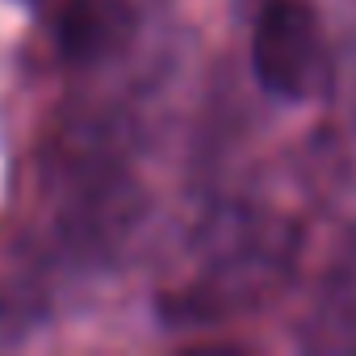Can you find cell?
Here are the masks:
<instances>
[{
    "label": "cell",
    "mask_w": 356,
    "mask_h": 356,
    "mask_svg": "<svg viewBox=\"0 0 356 356\" xmlns=\"http://www.w3.org/2000/svg\"><path fill=\"white\" fill-rule=\"evenodd\" d=\"M306 231L298 218L264 206H222L197 235V277L163 298V323L172 327H218L235 314L260 310L281 298L298 273Z\"/></svg>",
    "instance_id": "cell-1"
},
{
    "label": "cell",
    "mask_w": 356,
    "mask_h": 356,
    "mask_svg": "<svg viewBox=\"0 0 356 356\" xmlns=\"http://www.w3.org/2000/svg\"><path fill=\"white\" fill-rule=\"evenodd\" d=\"M252 72L277 101L306 105L335 88V51L310 0H264L252 30Z\"/></svg>",
    "instance_id": "cell-2"
},
{
    "label": "cell",
    "mask_w": 356,
    "mask_h": 356,
    "mask_svg": "<svg viewBox=\"0 0 356 356\" xmlns=\"http://www.w3.org/2000/svg\"><path fill=\"white\" fill-rule=\"evenodd\" d=\"M138 34L134 0H67L55 22V47L67 63H105Z\"/></svg>",
    "instance_id": "cell-3"
},
{
    "label": "cell",
    "mask_w": 356,
    "mask_h": 356,
    "mask_svg": "<svg viewBox=\"0 0 356 356\" xmlns=\"http://www.w3.org/2000/svg\"><path fill=\"white\" fill-rule=\"evenodd\" d=\"M302 335L310 348H356V231L331 256L314 306L302 323Z\"/></svg>",
    "instance_id": "cell-4"
},
{
    "label": "cell",
    "mask_w": 356,
    "mask_h": 356,
    "mask_svg": "<svg viewBox=\"0 0 356 356\" xmlns=\"http://www.w3.org/2000/svg\"><path fill=\"white\" fill-rule=\"evenodd\" d=\"M42 318V306L30 302L26 293H0V343L26 339Z\"/></svg>",
    "instance_id": "cell-5"
}]
</instances>
